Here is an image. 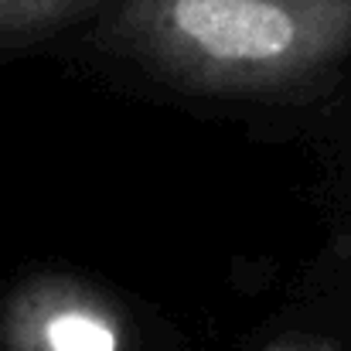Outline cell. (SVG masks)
<instances>
[{"mask_svg": "<svg viewBox=\"0 0 351 351\" xmlns=\"http://www.w3.org/2000/svg\"><path fill=\"white\" fill-rule=\"evenodd\" d=\"M99 41L208 96H283L351 51V0H123Z\"/></svg>", "mask_w": 351, "mask_h": 351, "instance_id": "obj_1", "label": "cell"}, {"mask_svg": "<svg viewBox=\"0 0 351 351\" xmlns=\"http://www.w3.org/2000/svg\"><path fill=\"white\" fill-rule=\"evenodd\" d=\"M269 351H328L324 345H307V341H280Z\"/></svg>", "mask_w": 351, "mask_h": 351, "instance_id": "obj_4", "label": "cell"}, {"mask_svg": "<svg viewBox=\"0 0 351 351\" xmlns=\"http://www.w3.org/2000/svg\"><path fill=\"white\" fill-rule=\"evenodd\" d=\"M14 351H119L117 314L86 287L48 280L17 290L7 311Z\"/></svg>", "mask_w": 351, "mask_h": 351, "instance_id": "obj_2", "label": "cell"}, {"mask_svg": "<svg viewBox=\"0 0 351 351\" xmlns=\"http://www.w3.org/2000/svg\"><path fill=\"white\" fill-rule=\"evenodd\" d=\"M123 0H0V51L27 48L79 21H99Z\"/></svg>", "mask_w": 351, "mask_h": 351, "instance_id": "obj_3", "label": "cell"}]
</instances>
